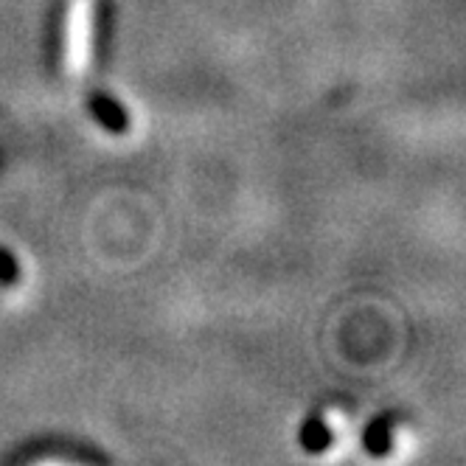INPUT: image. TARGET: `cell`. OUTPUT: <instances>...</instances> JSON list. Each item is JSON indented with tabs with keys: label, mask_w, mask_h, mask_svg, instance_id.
I'll return each instance as SVG.
<instances>
[{
	"label": "cell",
	"mask_w": 466,
	"mask_h": 466,
	"mask_svg": "<svg viewBox=\"0 0 466 466\" xmlns=\"http://www.w3.org/2000/svg\"><path fill=\"white\" fill-rule=\"evenodd\" d=\"M93 23H96V0H71L68 23H65V71L74 79L85 76L90 68Z\"/></svg>",
	"instance_id": "1"
},
{
	"label": "cell",
	"mask_w": 466,
	"mask_h": 466,
	"mask_svg": "<svg viewBox=\"0 0 466 466\" xmlns=\"http://www.w3.org/2000/svg\"><path fill=\"white\" fill-rule=\"evenodd\" d=\"M93 110H96V116H98V118H102V121L107 124V129H113V132H124V127H127V116L118 110V105L113 102V98L96 96V98H93Z\"/></svg>",
	"instance_id": "2"
}]
</instances>
